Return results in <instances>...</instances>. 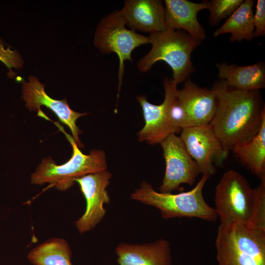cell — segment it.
I'll return each mask as SVG.
<instances>
[{"mask_svg": "<svg viewBox=\"0 0 265 265\" xmlns=\"http://www.w3.org/2000/svg\"><path fill=\"white\" fill-rule=\"evenodd\" d=\"M29 81H23L22 83V98L26 102V107L30 111L37 112L39 116L49 120L40 108L44 106L50 109L63 123L70 129L73 138L78 147H83L79 135L81 131L77 126L76 121L87 113H80L72 110L65 99L57 100L51 98L46 93L44 86L34 76L28 78Z\"/></svg>", "mask_w": 265, "mask_h": 265, "instance_id": "cell-12", "label": "cell"}, {"mask_svg": "<svg viewBox=\"0 0 265 265\" xmlns=\"http://www.w3.org/2000/svg\"><path fill=\"white\" fill-rule=\"evenodd\" d=\"M72 255L66 240L53 238L32 248L27 258L33 265H73Z\"/></svg>", "mask_w": 265, "mask_h": 265, "instance_id": "cell-20", "label": "cell"}, {"mask_svg": "<svg viewBox=\"0 0 265 265\" xmlns=\"http://www.w3.org/2000/svg\"><path fill=\"white\" fill-rule=\"evenodd\" d=\"M265 231V179L253 189V200L250 219L248 226Z\"/></svg>", "mask_w": 265, "mask_h": 265, "instance_id": "cell-21", "label": "cell"}, {"mask_svg": "<svg viewBox=\"0 0 265 265\" xmlns=\"http://www.w3.org/2000/svg\"><path fill=\"white\" fill-rule=\"evenodd\" d=\"M210 176L203 174L193 189L177 194L157 192L151 184L143 181L131 197L132 200L156 207L165 219L186 217L214 222L218 217L216 212L203 195V187Z\"/></svg>", "mask_w": 265, "mask_h": 265, "instance_id": "cell-3", "label": "cell"}, {"mask_svg": "<svg viewBox=\"0 0 265 265\" xmlns=\"http://www.w3.org/2000/svg\"><path fill=\"white\" fill-rule=\"evenodd\" d=\"M152 48L137 62V68L148 71L159 61L165 62L173 72V80L177 84L185 82L195 71L191 59L192 52L202 41L183 30L165 31L150 34Z\"/></svg>", "mask_w": 265, "mask_h": 265, "instance_id": "cell-2", "label": "cell"}, {"mask_svg": "<svg viewBox=\"0 0 265 265\" xmlns=\"http://www.w3.org/2000/svg\"><path fill=\"white\" fill-rule=\"evenodd\" d=\"M180 137L202 174H214L216 167L222 166L228 156L229 152L210 124L184 128Z\"/></svg>", "mask_w": 265, "mask_h": 265, "instance_id": "cell-9", "label": "cell"}, {"mask_svg": "<svg viewBox=\"0 0 265 265\" xmlns=\"http://www.w3.org/2000/svg\"><path fill=\"white\" fill-rule=\"evenodd\" d=\"M54 124L70 143L73 149L72 157L61 165L56 164L50 157L43 159L31 175L32 184L48 183L59 190L64 191L74 184L75 179L106 170V156L104 151L94 150L88 155L83 154L73 137L59 123Z\"/></svg>", "mask_w": 265, "mask_h": 265, "instance_id": "cell-4", "label": "cell"}, {"mask_svg": "<svg viewBox=\"0 0 265 265\" xmlns=\"http://www.w3.org/2000/svg\"><path fill=\"white\" fill-rule=\"evenodd\" d=\"M126 25L150 34L166 30L164 4L160 0H126L119 10Z\"/></svg>", "mask_w": 265, "mask_h": 265, "instance_id": "cell-14", "label": "cell"}, {"mask_svg": "<svg viewBox=\"0 0 265 265\" xmlns=\"http://www.w3.org/2000/svg\"><path fill=\"white\" fill-rule=\"evenodd\" d=\"M160 144L165 161V171L159 192L171 193L179 189L183 184L192 185L200 173L180 136L171 134Z\"/></svg>", "mask_w": 265, "mask_h": 265, "instance_id": "cell-10", "label": "cell"}, {"mask_svg": "<svg viewBox=\"0 0 265 265\" xmlns=\"http://www.w3.org/2000/svg\"><path fill=\"white\" fill-rule=\"evenodd\" d=\"M253 0H245L229 17L225 23L216 29L213 35L216 37L222 34L230 33V41H251L254 38Z\"/></svg>", "mask_w": 265, "mask_h": 265, "instance_id": "cell-19", "label": "cell"}, {"mask_svg": "<svg viewBox=\"0 0 265 265\" xmlns=\"http://www.w3.org/2000/svg\"><path fill=\"white\" fill-rule=\"evenodd\" d=\"M215 247L218 265H265V231L239 222L220 224Z\"/></svg>", "mask_w": 265, "mask_h": 265, "instance_id": "cell-5", "label": "cell"}, {"mask_svg": "<svg viewBox=\"0 0 265 265\" xmlns=\"http://www.w3.org/2000/svg\"><path fill=\"white\" fill-rule=\"evenodd\" d=\"M218 77L229 87L243 90H259L265 87V64L261 61L253 65L238 66L226 62L216 65Z\"/></svg>", "mask_w": 265, "mask_h": 265, "instance_id": "cell-17", "label": "cell"}, {"mask_svg": "<svg viewBox=\"0 0 265 265\" xmlns=\"http://www.w3.org/2000/svg\"><path fill=\"white\" fill-rule=\"evenodd\" d=\"M177 85L172 79L164 78V99L159 105L150 103L144 96L136 97L145 120L144 127L137 133L140 142L145 141L150 145L160 144L170 134L181 131L174 126L170 115L171 106L177 96Z\"/></svg>", "mask_w": 265, "mask_h": 265, "instance_id": "cell-8", "label": "cell"}, {"mask_svg": "<svg viewBox=\"0 0 265 265\" xmlns=\"http://www.w3.org/2000/svg\"><path fill=\"white\" fill-rule=\"evenodd\" d=\"M253 189L240 173L230 170L222 176L215 190L214 208L221 224L239 222L248 226Z\"/></svg>", "mask_w": 265, "mask_h": 265, "instance_id": "cell-7", "label": "cell"}, {"mask_svg": "<svg viewBox=\"0 0 265 265\" xmlns=\"http://www.w3.org/2000/svg\"><path fill=\"white\" fill-rule=\"evenodd\" d=\"M239 162L252 174L265 179V116L257 133L248 142L232 151Z\"/></svg>", "mask_w": 265, "mask_h": 265, "instance_id": "cell-18", "label": "cell"}, {"mask_svg": "<svg viewBox=\"0 0 265 265\" xmlns=\"http://www.w3.org/2000/svg\"><path fill=\"white\" fill-rule=\"evenodd\" d=\"M254 37L263 36L265 34V0H258L256 12L254 14Z\"/></svg>", "mask_w": 265, "mask_h": 265, "instance_id": "cell-24", "label": "cell"}, {"mask_svg": "<svg viewBox=\"0 0 265 265\" xmlns=\"http://www.w3.org/2000/svg\"><path fill=\"white\" fill-rule=\"evenodd\" d=\"M211 89L216 108L210 125L225 148L232 152L257 133L265 116V105L259 90L233 88L222 79L215 81Z\"/></svg>", "mask_w": 265, "mask_h": 265, "instance_id": "cell-1", "label": "cell"}, {"mask_svg": "<svg viewBox=\"0 0 265 265\" xmlns=\"http://www.w3.org/2000/svg\"><path fill=\"white\" fill-rule=\"evenodd\" d=\"M243 0H211L209 1L210 15L209 23L217 26L223 19L230 17L239 6Z\"/></svg>", "mask_w": 265, "mask_h": 265, "instance_id": "cell-22", "label": "cell"}, {"mask_svg": "<svg viewBox=\"0 0 265 265\" xmlns=\"http://www.w3.org/2000/svg\"><path fill=\"white\" fill-rule=\"evenodd\" d=\"M0 61L9 70V76L13 74L12 68L18 69L22 67V61L19 53L12 50L9 47H5L3 41L0 38Z\"/></svg>", "mask_w": 265, "mask_h": 265, "instance_id": "cell-23", "label": "cell"}, {"mask_svg": "<svg viewBox=\"0 0 265 265\" xmlns=\"http://www.w3.org/2000/svg\"><path fill=\"white\" fill-rule=\"evenodd\" d=\"M177 97L186 112L185 128L210 124L216 108L211 89L198 86L189 78L183 88L178 89Z\"/></svg>", "mask_w": 265, "mask_h": 265, "instance_id": "cell-13", "label": "cell"}, {"mask_svg": "<svg viewBox=\"0 0 265 265\" xmlns=\"http://www.w3.org/2000/svg\"><path fill=\"white\" fill-rule=\"evenodd\" d=\"M111 177V173L106 170L75 179L86 202L84 214L75 222L79 233L82 234L90 231L106 215V211L104 205L110 201L106 188Z\"/></svg>", "mask_w": 265, "mask_h": 265, "instance_id": "cell-11", "label": "cell"}, {"mask_svg": "<svg viewBox=\"0 0 265 265\" xmlns=\"http://www.w3.org/2000/svg\"><path fill=\"white\" fill-rule=\"evenodd\" d=\"M126 23L119 10L103 18L96 30L94 45L103 54L115 53L119 60L118 73V99L124 74V61L132 62V53L137 47L149 43L148 36L126 28Z\"/></svg>", "mask_w": 265, "mask_h": 265, "instance_id": "cell-6", "label": "cell"}, {"mask_svg": "<svg viewBox=\"0 0 265 265\" xmlns=\"http://www.w3.org/2000/svg\"><path fill=\"white\" fill-rule=\"evenodd\" d=\"M115 252L118 265H172L170 243L163 238L143 244L120 243Z\"/></svg>", "mask_w": 265, "mask_h": 265, "instance_id": "cell-16", "label": "cell"}, {"mask_svg": "<svg viewBox=\"0 0 265 265\" xmlns=\"http://www.w3.org/2000/svg\"><path fill=\"white\" fill-rule=\"evenodd\" d=\"M164 6L166 30H183L200 41L206 38L205 30L199 23L197 14L202 10L208 9V0L196 3L187 0H165Z\"/></svg>", "mask_w": 265, "mask_h": 265, "instance_id": "cell-15", "label": "cell"}]
</instances>
